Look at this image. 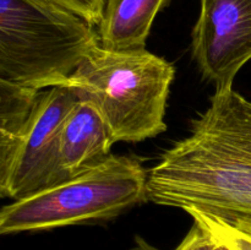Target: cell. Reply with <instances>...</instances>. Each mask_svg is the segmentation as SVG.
<instances>
[{
	"instance_id": "12",
	"label": "cell",
	"mask_w": 251,
	"mask_h": 250,
	"mask_svg": "<svg viewBox=\"0 0 251 250\" xmlns=\"http://www.w3.org/2000/svg\"><path fill=\"white\" fill-rule=\"evenodd\" d=\"M196 222H199L200 225H202L206 229H208L211 232V234L216 238L220 242L225 243L227 247H229L232 250H251V239L242 237V235L237 234L234 232H230V230L225 229V228H221L218 225H212L210 222H206L202 220H194Z\"/></svg>"
},
{
	"instance_id": "2",
	"label": "cell",
	"mask_w": 251,
	"mask_h": 250,
	"mask_svg": "<svg viewBox=\"0 0 251 250\" xmlns=\"http://www.w3.org/2000/svg\"><path fill=\"white\" fill-rule=\"evenodd\" d=\"M97 46L95 25L54 0H0V80L61 86Z\"/></svg>"
},
{
	"instance_id": "7",
	"label": "cell",
	"mask_w": 251,
	"mask_h": 250,
	"mask_svg": "<svg viewBox=\"0 0 251 250\" xmlns=\"http://www.w3.org/2000/svg\"><path fill=\"white\" fill-rule=\"evenodd\" d=\"M114 144L107 123L95 103L80 98L61 126L49 186L100 166L109 158Z\"/></svg>"
},
{
	"instance_id": "13",
	"label": "cell",
	"mask_w": 251,
	"mask_h": 250,
	"mask_svg": "<svg viewBox=\"0 0 251 250\" xmlns=\"http://www.w3.org/2000/svg\"><path fill=\"white\" fill-rule=\"evenodd\" d=\"M213 238H215V237H213ZM210 250H232V249H230L229 247H227L225 243L220 242V240H217L215 238V243H213V245L211 247Z\"/></svg>"
},
{
	"instance_id": "5",
	"label": "cell",
	"mask_w": 251,
	"mask_h": 250,
	"mask_svg": "<svg viewBox=\"0 0 251 250\" xmlns=\"http://www.w3.org/2000/svg\"><path fill=\"white\" fill-rule=\"evenodd\" d=\"M80 95L70 86L41 91L36 105L14 141L0 150V194L12 200L50 185L59 135Z\"/></svg>"
},
{
	"instance_id": "3",
	"label": "cell",
	"mask_w": 251,
	"mask_h": 250,
	"mask_svg": "<svg viewBox=\"0 0 251 250\" xmlns=\"http://www.w3.org/2000/svg\"><path fill=\"white\" fill-rule=\"evenodd\" d=\"M174 75L169 61L146 48L113 51L100 44L63 85L95 103L113 141L139 142L166 131Z\"/></svg>"
},
{
	"instance_id": "1",
	"label": "cell",
	"mask_w": 251,
	"mask_h": 250,
	"mask_svg": "<svg viewBox=\"0 0 251 250\" xmlns=\"http://www.w3.org/2000/svg\"><path fill=\"white\" fill-rule=\"evenodd\" d=\"M147 201L251 239V102L216 90L190 135L147 171Z\"/></svg>"
},
{
	"instance_id": "8",
	"label": "cell",
	"mask_w": 251,
	"mask_h": 250,
	"mask_svg": "<svg viewBox=\"0 0 251 250\" xmlns=\"http://www.w3.org/2000/svg\"><path fill=\"white\" fill-rule=\"evenodd\" d=\"M171 0H104L98 36L113 51L145 49L157 14Z\"/></svg>"
},
{
	"instance_id": "10",
	"label": "cell",
	"mask_w": 251,
	"mask_h": 250,
	"mask_svg": "<svg viewBox=\"0 0 251 250\" xmlns=\"http://www.w3.org/2000/svg\"><path fill=\"white\" fill-rule=\"evenodd\" d=\"M54 1L73 10L96 27L100 25L103 7H104V0H54Z\"/></svg>"
},
{
	"instance_id": "9",
	"label": "cell",
	"mask_w": 251,
	"mask_h": 250,
	"mask_svg": "<svg viewBox=\"0 0 251 250\" xmlns=\"http://www.w3.org/2000/svg\"><path fill=\"white\" fill-rule=\"evenodd\" d=\"M39 93L0 80V150L9 146L26 124Z\"/></svg>"
},
{
	"instance_id": "4",
	"label": "cell",
	"mask_w": 251,
	"mask_h": 250,
	"mask_svg": "<svg viewBox=\"0 0 251 250\" xmlns=\"http://www.w3.org/2000/svg\"><path fill=\"white\" fill-rule=\"evenodd\" d=\"M144 201H147L146 169L136 158L110 154L90 171L5 205L0 211V233L109 220Z\"/></svg>"
},
{
	"instance_id": "11",
	"label": "cell",
	"mask_w": 251,
	"mask_h": 250,
	"mask_svg": "<svg viewBox=\"0 0 251 250\" xmlns=\"http://www.w3.org/2000/svg\"><path fill=\"white\" fill-rule=\"evenodd\" d=\"M215 238L202 225L194 221V225L180 244L174 250H210Z\"/></svg>"
},
{
	"instance_id": "6",
	"label": "cell",
	"mask_w": 251,
	"mask_h": 250,
	"mask_svg": "<svg viewBox=\"0 0 251 250\" xmlns=\"http://www.w3.org/2000/svg\"><path fill=\"white\" fill-rule=\"evenodd\" d=\"M193 29V56L216 90L233 87L251 59V0H200Z\"/></svg>"
}]
</instances>
